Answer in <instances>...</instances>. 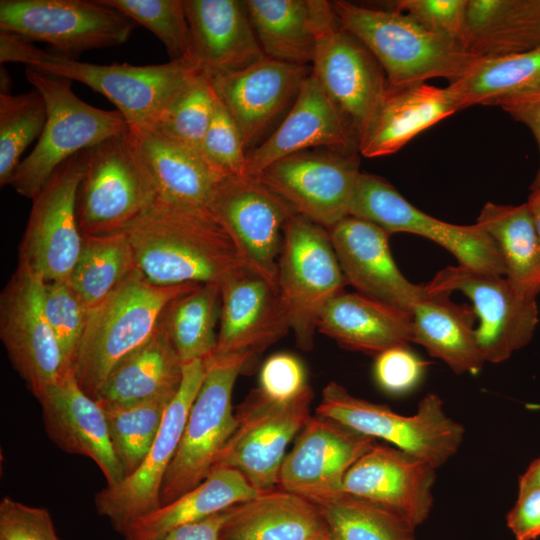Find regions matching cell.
<instances>
[{
	"mask_svg": "<svg viewBox=\"0 0 540 540\" xmlns=\"http://www.w3.org/2000/svg\"><path fill=\"white\" fill-rule=\"evenodd\" d=\"M136 269L149 282L221 285L247 268L232 238L208 208L157 198L124 230Z\"/></svg>",
	"mask_w": 540,
	"mask_h": 540,
	"instance_id": "6da1fadb",
	"label": "cell"
},
{
	"mask_svg": "<svg viewBox=\"0 0 540 540\" xmlns=\"http://www.w3.org/2000/svg\"><path fill=\"white\" fill-rule=\"evenodd\" d=\"M0 61L20 62L40 72L81 82L110 100L131 130H151L166 109L199 74L190 62L159 65H97L37 48L0 33Z\"/></svg>",
	"mask_w": 540,
	"mask_h": 540,
	"instance_id": "7a4b0ae2",
	"label": "cell"
},
{
	"mask_svg": "<svg viewBox=\"0 0 540 540\" xmlns=\"http://www.w3.org/2000/svg\"><path fill=\"white\" fill-rule=\"evenodd\" d=\"M340 25L381 65L390 86L461 79L479 57L459 42L434 33L398 11L376 10L351 2H331Z\"/></svg>",
	"mask_w": 540,
	"mask_h": 540,
	"instance_id": "3957f363",
	"label": "cell"
},
{
	"mask_svg": "<svg viewBox=\"0 0 540 540\" xmlns=\"http://www.w3.org/2000/svg\"><path fill=\"white\" fill-rule=\"evenodd\" d=\"M198 285H156L135 269L90 310L71 370L81 389L94 399L112 369L153 335L167 305Z\"/></svg>",
	"mask_w": 540,
	"mask_h": 540,
	"instance_id": "277c9868",
	"label": "cell"
},
{
	"mask_svg": "<svg viewBox=\"0 0 540 540\" xmlns=\"http://www.w3.org/2000/svg\"><path fill=\"white\" fill-rule=\"evenodd\" d=\"M25 74L42 95L47 118L37 144L21 160L9 185L33 199L61 164L129 127L117 109H99L77 97L71 80L29 67Z\"/></svg>",
	"mask_w": 540,
	"mask_h": 540,
	"instance_id": "5b68a950",
	"label": "cell"
},
{
	"mask_svg": "<svg viewBox=\"0 0 540 540\" xmlns=\"http://www.w3.org/2000/svg\"><path fill=\"white\" fill-rule=\"evenodd\" d=\"M316 415L372 439H382L436 469L457 453L465 434L463 425L445 413L443 401L434 393L425 395L417 412L407 416L386 405L355 397L341 384L331 381L322 390Z\"/></svg>",
	"mask_w": 540,
	"mask_h": 540,
	"instance_id": "8992f818",
	"label": "cell"
},
{
	"mask_svg": "<svg viewBox=\"0 0 540 540\" xmlns=\"http://www.w3.org/2000/svg\"><path fill=\"white\" fill-rule=\"evenodd\" d=\"M156 197L130 129L86 149L76 204L82 236L124 230Z\"/></svg>",
	"mask_w": 540,
	"mask_h": 540,
	"instance_id": "52a82bcc",
	"label": "cell"
},
{
	"mask_svg": "<svg viewBox=\"0 0 540 540\" xmlns=\"http://www.w3.org/2000/svg\"><path fill=\"white\" fill-rule=\"evenodd\" d=\"M249 361L242 355H212L204 360L203 383L163 478L161 506L199 485L213 470L236 426L232 393Z\"/></svg>",
	"mask_w": 540,
	"mask_h": 540,
	"instance_id": "ba28073f",
	"label": "cell"
},
{
	"mask_svg": "<svg viewBox=\"0 0 540 540\" xmlns=\"http://www.w3.org/2000/svg\"><path fill=\"white\" fill-rule=\"evenodd\" d=\"M347 284L329 231L294 213L284 229L277 286L300 349L313 348L321 312Z\"/></svg>",
	"mask_w": 540,
	"mask_h": 540,
	"instance_id": "9c48e42d",
	"label": "cell"
},
{
	"mask_svg": "<svg viewBox=\"0 0 540 540\" xmlns=\"http://www.w3.org/2000/svg\"><path fill=\"white\" fill-rule=\"evenodd\" d=\"M317 42L311 74L358 142L387 88V77L372 53L338 22L329 1L317 0Z\"/></svg>",
	"mask_w": 540,
	"mask_h": 540,
	"instance_id": "30bf717a",
	"label": "cell"
},
{
	"mask_svg": "<svg viewBox=\"0 0 540 540\" xmlns=\"http://www.w3.org/2000/svg\"><path fill=\"white\" fill-rule=\"evenodd\" d=\"M137 24L103 0H1L0 30L75 59L127 42Z\"/></svg>",
	"mask_w": 540,
	"mask_h": 540,
	"instance_id": "8fae6325",
	"label": "cell"
},
{
	"mask_svg": "<svg viewBox=\"0 0 540 540\" xmlns=\"http://www.w3.org/2000/svg\"><path fill=\"white\" fill-rule=\"evenodd\" d=\"M313 396L311 386L286 402L251 390L236 409L235 429L213 469H236L259 491L277 487L286 447L311 418Z\"/></svg>",
	"mask_w": 540,
	"mask_h": 540,
	"instance_id": "7c38bea8",
	"label": "cell"
},
{
	"mask_svg": "<svg viewBox=\"0 0 540 540\" xmlns=\"http://www.w3.org/2000/svg\"><path fill=\"white\" fill-rule=\"evenodd\" d=\"M350 216L370 221L388 233H412L448 250L461 266L505 276L500 252L478 225H455L436 219L407 201L385 179L360 172L353 193Z\"/></svg>",
	"mask_w": 540,
	"mask_h": 540,
	"instance_id": "4fadbf2b",
	"label": "cell"
},
{
	"mask_svg": "<svg viewBox=\"0 0 540 540\" xmlns=\"http://www.w3.org/2000/svg\"><path fill=\"white\" fill-rule=\"evenodd\" d=\"M85 164L86 150L61 164L32 199L18 264L45 282L69 280L80 256L76 204Z\"/></svg>",
	"mask_w": 540,
	"mask_h": 540,
	"instance_id": "5bb4252c",
	"label": "cell"
},
{
	"mask_svg": "<svg viewBox=\"0 0 540 540\" xmlns=\"http://www.w3.org/2000/svg\"><path fill=\"white\" fill-rule=\"evenodd\" d=\"M429 294L460 292L479 319L475 329L485 362L500 363L532 339L538 324L536 299L517 291L505 276L465 266H447L424 285Z\"/></svg>",
	"mask_w": 540,
	"mask_h": 540,
	"instance_id": "9a60e30c",
	"label": "cell"
},
{
	"mask_svg": "<svg viewBox=\"0 0 540 540\" xmlns=\"http://www.w3.org/2000/svg\"><path fill=\"white\" fill-rule=\"evenodd\" d=\"M41 276L18 267L0 296V338L13 368L38 400L66 372L44 311Z\"/></svg>",
	"mask_w": 540,
	"mask_h": 540,
	"instance_id": "2e32d148",
	"label": "cell"
},
{
	"mask_svg": "<svg viewBox=\"0 0 540 540\" xmlns=\"http://www.w3.org/2000/svg\"><path fill=\"white\" fill-rule=\"evenodd\" d=\"M208 209L232 238L246 267L278 291L284 229L296 212L255 177L223 179Z\"/></svg>",
	"mask_w": 540,
	"mask_h": 540,
	"instance_id": "e0dca14e",
	"label": "cell"
},
{
	"mask_svg": "<svg viewBox=\"0 0 540 540\" xmlns=\"http://www.w3.org/2000/svg\"><path fill=\"white\" fill-rule=\"evenodd\" d=\"M205 376L203 360L183 364L181 385L169 403L158 434L142 464L115 486H106L94 498L99 515L119 533L134 520L161 507L165 473L177 451L184 427Z\"/></svg>",
	"mask_w": 540,
	"mask_h": 540,
	"instance_id": "ac0fdd59",
	"label": "cell"
},
{
	"mask_svg": "<svg viewBox=\"0 0 540 540\" xmlns=\"http://www.w3.org/2000/svg\"><path fill=\"white\" fill-rule=\"evenodd\" d=\"M359 162L350 152L302 151L277 160L255 178L296 213L330 230L349 216Z\"/></svg>",
	"mask_w": 540,
	"mask_h": 540,
	"instance_id": "d6986e66",
	"label": "cell"
},
{
	"mask_svg": "<svg viewBox=\"0 0 540 540\" xmlns=\"http://www.w3.org/2000/svg\"><path fill=\"white\" fill-rule=\"evenodd\" d=\"M375 439L332 419L311 416L285 456L278 487L318 504L342 493L343 479Z\"/></svg>",
	"mask_w": 540,
	"mask_h": 540,
	"instance_id": "ffe728a7",
	"label": "cell"
},
{
	"mask_svg": "<svg viewBox=\"0 0 540 540\" xmlns=\"http://www.w3.org/2000/svg\"><path fill=\"white\" fill-rule=\"evenodd\" d=\"M435 478L436 468L425 460L375 443L347 471L342 493L376 504L416 528L432 509Z\"/></svg>",
	"mask_w": 540,
	"mask_h": 540,
	"instance_id": "44dd1931",
	"label": "cell"
},
{
	"mask_svg": "<svg viewBox=\"0 0 540 540\" xmlns=\"http://www.w3.org/2000/svg\"><path fill=\"white\" fill-rule=\"evenodd\" d=\"M328 231L347 283L364 296L412 315L427 291L397 267L389 247L391 234L350 215Z\"/></svg>",
	"mask_w": 540,
	"mask_h": 540,
	"instance_id": "7402d4cb",
	"label": "cell"
},
{
	"mask_svg": "<svg viewBox=\"0 0 540 540\" xmlns=\"http://www.w3.org/2000/svg\"><path fill=\"white\" fill-rule=\"evenodd\" d=\"M220 329L213 355L250 360L291 330L278 291L245 268L220 285Z\"/></svg>",
	"mask_w": 540,
	"mask_h": 540,
	"instance_id": "603a6c76",
	"label": "cell"
},
{
	"mask_svg": "<svg viewBox=\"0 0 540 540\" xmlns=\"http://www.w3.org/2000/svg\"><path fill=\"white\" fill-rule=\"evenodd\" d=\"M269 57L210 79L217 98L236 124L245 147L253 145L296 97L311 70Z\"/></svg>",
	"mask_w": 540,
	"mask_h": 540,
	"instance_id": "cb8c5ba5",
	"label": "cell"
},
{
	"mask_svg": "<svg viewBox=\"0 0 540 540\" xmlns=\"http://www.w3.org/2000/svg\"><path fill=\"white\" fill-rule=\"evenodd\" d=\"M38 401L45 431L59 449L93 460L103 473L106 486H115L124 479L105 411L81 389L72 372L48 387Z\"/></svg>",
	"mask_w": 540,
	"mask_h": 540,
	"instance_id": "d4e9b609",
	"label": "cell"
},
{
	"mask_svg": "<svg viewBox=\"0 0 540 540\" xmlns=\"http://www.w3.org/2000/svg\"><path fill=\"white\" fill-rule=\"evenodd\" d=\"M188 21L191 62L211 78L248 67L264 53L244 1L183 0Z\"/></svg>",
	"mask_w": 540,
	"mask_h": 540,
	"instance_id": "484cf974",
	"label": "cell"
},
{
	"mask_svg": "<svg viewBox=\"0 0 540 540\" xmlns=\"http://www.w3.org/2000/svg\"><path fill=\"white\" fill-rule=\"evenodd\" d=\"M312 147L349 152L352 148L357 149L339 111L310 73L281 125L248 153L246 176L257 177L277 160Z\"/></svg>",
	"mask_w": 540,
	"mask_h": 540,
	"instance_id": "4316f807",
	"label": "cell"
},
{
	"mask_svg": "<svg viewBox=\"0 0 540 540\" xmlns=\"http://www.w3.org/2000/svg\"><path fill=\"white\" fill-rule=\"evenodd\" d=\"M462 110L447 86L424 83L390 86L358 142L361 155L373 158L393 154L419 133Z\"/></svg>",
	"mask_w": 540,
	"mask_h": 540,
	"instance_id": "83f0119b",
	"label": "cell"
},
{
	"mask_svg": "<svg viewBox=\"0 0 540 540\" xmlns=\"http://www.w3.org/2000/svg\"><path fill=\"white\" fill-rule=\"evenodd\" d=\"M331 538L320 506L280 487L228 509L219 540H324Z\"/></svg>",
	"mask_w": 540,
	"mask_h": 540,
	"instance_id": "f1b7e54d",
	"label": "cell"
},
{
	"mask_svg": "<svg viewBox=\"0 0 540 540\" xmlns=\"http://www.w3.org/2000/svg\"><path fill=\"white\" fill-rule=\"evenodd\" d=\"M317 330L345 349L376 356L413 342L411 314L358 292L333 297L319 316Z\"/></svg>",
	"mask_w": 540,
	"mask_h": 540,
	"instance_id": "f546056e",
	"label": "cell"
},
{
	"mask_svg": "<svg viewBox=\"0 0 540 540\" xmlns=\"http://www.w3.org/2000/svg\"><path fill=\"white\" fill-rule=\"evenodd\" d=\"M183 364L160 317L153 335L112 369L94 399L103 408L172 400L182 382Z\"/></svg>",
	"mask_w": 540,
	"mask_h": 540,
	"instance_id": "4dcf8cb0",
	"label": "cell"
},
{
	"mask_svg": "<svg viewBox=\"0 0 540 540\" xmlns=\"http://www.w3.org/2000/svg\"><path fill=\"white\" fill-rule=\"evenodd\" d=\"M261 492L238 470L215 468L199 485L129 523L120 533L125 540H158L177 527L203 520Z\"/></svg>",
	"mask_w": 540,
	"mask_h": 540,
	"instance_id": "1f68e13d",
	"label": "cell"
},
{
	"mask_svg": "<svg viewBox=\"0 0 540 540\" xmlns=\"http://www.w3.org/2000/svg\"><path fill=\"white\" fill-rule=\"evenodd\" d=\"M131 132L157 198L185 206L208 208L223 179L209 168L198 152L150 130Z\"/></svg>",
	"mask_w": 540,
	"mask_h": 540,
	"instance_id": "d6a6232c",
	"label": "cell"
},
{
	"mask_svg": "<svg viewBox=\"0 0 540 540\" xmlns=\"http://www.w3.org/2000/svg\"><path fill=\"white\" fill-rule=\"evenodd\" d=\"M463 45L479 58L540 47V0H468Z\"/></svg>",
	"mask_w": 540,
	"mask_h": 540,
	"instance_id": "836d02e7",
	"label": "cell"
},
{
	"mask_svg": "<svg viewBox=\"0 0 540 540\" xmlns=\"http://www.w3.org/2000/svg\"><path fill=\"white\" fill-rule=\"evenodd\" d=\"M476 318L472 307L453 303L448 294L427 292L412 311L413 342L457 374L478 373L485 360L473 328Z\"/></svg>",
	"mask_w": 540,
	"mask_h": 540,
	"instance_id": "e575fe53",
	"label": "cell"
},
{
	"mask_svg": "<svg viewBox=\"0 0 540 540\" xmlns=\"http://www.w3.org/2000/svg\"><path fill=\"white\" fill-rule=\"evenodd\" d=\"M247 12L266 57L308 66L317 42V0H246Z\"/></svg>",
	"mask_w": 540,
	"mask_h": 540,
	"instance_id": "d590c367",
	"label": "cell"
},
{
	"mask_svg": "<svg viewBox=\"0 0 540 540\" xmlns=\"http://www.w3.org/2000/svg\"><path fill=\"white\" fill-rule=\"evenodd\" d=\"M478 224L494 241L505 266V277L521 294L540 293V237L527 203L487 202Z\"/></svg>",
	"mask_w": 540,
	"mask_h": 540,
	"instance_id": "8d00e7d4",
	"label": "cell"
},
{
	"mask_svg": "<svg viewBox=\"0 0 540 540\" xmlns=\"http://www.w3.org/2000/svg\"><path fill=\"white\" fill-rule=\"evenodd\" d=\"M461 109L498 105L540 91V47L502 57L479 58L448 85Z\"/></svg>",
	"mask_w": 540,
	"mask_h": 540,
	"instance_id": "74e56055",
	"label": "cell"
},
{
	"mask_svg": "<svg viewBox=\"0 0 540 540\" xmlns=\"http://www.w3.org/2000/svg\"><path fill=\"white\" fill-rule=\"evenodd\" d=\"M135 269L134 253L124 231L83 236L81 253L69 282L92 310Z\"/></svg>",
	"mask_w": 540,
	"mask_h": 540,
	"instance_id": "f35d334b",
	"label": "cell"
},
{
	"mask_svg": "<svg viewBox=\"0 0 540 540\" xmlns=\"http://www.w3.org/2000/svg\"><path fill=\"white\" fill-rule=\"evenodd\" d=\"M220 285L199 284L164 309L161 320L183 363L206 360L216 349Z\"/></svg>",
	"mask_w": 540,
	"mask_h": 540,
	"instance_id": "ab89813d",
	"label": "cell"
},
{
	"mask_svg": "<svg viewBox=\"0 0 540 540\" xmlns=\"http://www.w3.org/2000/svg\"><path fill=\"white\" fill-rule=\"evenodd\" d=\"M318 505L333 540H415V527L361 498L341 493Z\"/></svg>",
	"mask_w": 540,
	"mask_h": 540,
	"instance_id": "60d3db41",
	"label": "cell"
},
{
	"mask_svg": "<svg viewBox=\"0 0 540 540\" xmlns=\"http://www.w3.org/2000/svg\"><path fill=\"white\" fill-rule=\"evenodd\" d=\"M171 400L154 399L103 408L111 443L124 472L132 475L147 456Z\"/></svg>",
	"mask_w": 540,
	"mask_h": 540,
	"instance_id": "b9f144b4",
	"label": "cell"
},
{
	"mask_svg": "<svg viewBox=\"0 0 540 540\" xmlns=\"http://www.w3.org/2000/svg\"><path fill=\"white\" fill-rule=\"evenodd\" d=\"M47 118L45 101L35 88L0 93V186L9 185L27 147L40 137Z\"/></svg>",
	"mask_w": 540,
	"mask_h": 540,
	"instance_id": "7bdbcfd3",
	"label": "cell"
},
{
	"mask_svg": "<svg viewBox=\"0 0 540 540\" xmlns=\"http://www.w3.org/2000/svg\"><path fill=\"white\" fill-rule=\"evenodd\" d=\"M217 96L210 79L197 74L150 131L199 153L212 120Z\"/></svg>",
	"mask_w": 540,
	"mask_h": 540,
	"instance_id": "ee69618b",
	"label": "cell"
},
{
	"mask_svg": "<svg viewBox=\"0 0 540 540\" xmlns=\"http://www.w3.org/2000/svg\"><path fill=\"white\" fill-rule=\"evenodd\" d=\"M164 45L170 61L191 62V44L183 0H103Z\"/></svg>",
	"mask_w": 540,
	"mask_h": 540,
	"instance_id": "f6af8a7d",
	"label": "cell"
},
{
	"mask_svg": "<svg viewBox=\"0 0 540 540\" xmlns=\"http://www.w3.org/2000/svg\"><path fill=\"white\" fill-rule=\"evenodd\" d=\"M44 311L60 347L66 372H71L90 310L69 280L45 282Z\"/></svg>",
	"mask_w": 540,
	"mask_h": 540,
	"instance_id": "bcb514c9",
	"label": "cell"
},
{
	"mask_svg": "<svg viewBox=\"0 0 540 540\" xmlns=\"http://www.w3.org/2000/svg\"><path fill=\"white\" fill-rule=\"evenodd\" d=\"M245 148L236 124L218 99L199 155L222 179L247 177Z\"/></svg>",
	"mask_w": 540,
	"mask_h": 540,
	"instance_id": "7dc6e473",
	"label": "cell"
},
{
	"mask_svg": "<svg viewBox=\"0 0 540 540\" xmlns=\"http://www.w3.org/2000/svg\"><path fill=\"white\" fill-rule=\"evenodd\" d=\"M467 3L468 0H400L393 7L424 28L464 47Z\"/></svg>",
	"mask_w": 540,
	"mask_h": 540,
	"instance_id": "c3c4849f",
	"label": "cell"
},
{
	"mask_svg": "<svg viewBox=\"0 0 540 540\" xmlns=\"http://www.w3.org/2000/svg\"><path fill=\"white\" fill-rule=\"evenodd\" d=\"M0 540H60L47 509L5 496L0 502Z\"/></svg>",
	"mask_w": 540,
	"mask_h": 540,
	"instance_id": "681fc988",
	"label": "cell"
},
{
	"mask_svg": "<svg viewBox=\"0 0 540 540\" xmlns=\"http://www.w3.org/2000/svg\"><path fill=\"white\" fill-rule=\"evenodd\" d=\"M425 366L408 345L395 346L376 356L374 377L384 391L403 394L420 382Z\"/></svg>",
	"mask_w": 540,
	"mask_h": 540,
	"instance_id": "f907efd6",
	"label": "cell"
},
{
	"mask_svg": "<svg viewBox=\"0 0 540 540\" xmlns=\"http://www.w3.org/2000/svg\"><path fill=\"white\" fill-rule=\"evenodd\" d=\"M260 390L277 401H290L302 394L310 385L302 362L290 353L270 356L260 371Z\"/></svg>",
	"mask_w": 540,
	"mask_h": 540,
	"instance_id": "816d5d0a",
	"label": "cell"
},
{
	"mask_svg": "<svg viewBox=\"0 0 540 540\" xmlns=\"http://www.w3.org/2000/svg\"><path fill=\"white\" fill-rule=\"evenodd\" d=\"M507 526L516 540L540 537V489L518 491L517 500L507 514Z\"/></svg>",
	"mask_w": 540,
	"mask_h": 540,
	"instance_id": "f5cc1de1",
	"label": "cell"
},
{
	"mask_svg": "<svg viewBox=\"0 0 540 540\" xmlns=\"http://www.w3.org/2000/svg\"><path fill=\"white\" fill-rule=\"evenodd\" d=\"M500 107L514 120L529 128L538 144L540 153V91L506 101ZM531 190H540V165L532 182Z\"/></svg>",
	"mask_w": 540,
	"mask_h": 540,
	"instance_id": "db71d44e",
	"label": "cell"
},
{
	"mask_svg": "<svg viewBox=\"0 0 540 540\" xmlns=\"http://www.w3.org/2000/svg\"><path fill=\"white\" fill-rule=\"evenodd\" d=\"M228 509L203 520L177 527L158 540H219L220 529L226 520Z\"/></svg>",
	"mask_w": 540,
	"mask_h": 540,
	"instance_id": "11a10c76",
	"label": "cell"
},
{
	"mask_svg": "<svg viewBox=\"0 0 540 540\" xmlns=\"http://www.w3.org/2000/svg\"><path fill=\"white\" fill-rule=\"evenodd\" d=\"M533 488L540 489V457L531 462L518 481V491Z\"/></svg>",
	"mask_w": 540,
	"mask_h": 540,
	"instance_id": "9f6ffc18",
	"label": "cell"
},
{
	"mask_svg": "<svg viewBox=\"0 0 540 540\" xmlns=\"http://www.w3.org/2000/svg\"><path fill=\"white\" fill-rule=\"evenodd\" d=\"M526 203L530 209L537 232L540 237V190H531V193Z\"/></svg>",
	"mask_w": 540,
	"mask_h": 540,
	"instance_id": "6f0895ef",
	"label": "cell"
},
{
	"mask_svg": "<svg viewBox=\"0 0 540 540\" xmlns=\"http://www.w3.org/2000/svg\"><path fill=\"white\" fill-rule=\"evenodd\" d=\"M527 408H529V409H534V410H538V409H540V405H538V404L528 405Z\"/></svg>",
	"mask_w": 540,
	"mask_h": 540,
	"instance_id": "680465c9",
	"label": "cell"
},
{
	"mask_svg": "<svg viewBox=\"0 0 540 540\" xmlns=\"http://www.w3.org/2000/svg\"><path fill=\"white\" fill-rule=\"evenodd\" d=\"M324 540H333V539H332V536H331V538H329V539H324Z\"/></svg>",
	"mask_w": 540,
	"mask_h": 540,
	"instance_id": "91938a15",
	"label": "cell"
}]
</instances>
